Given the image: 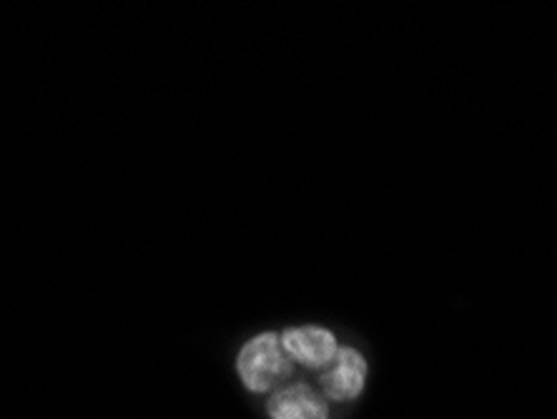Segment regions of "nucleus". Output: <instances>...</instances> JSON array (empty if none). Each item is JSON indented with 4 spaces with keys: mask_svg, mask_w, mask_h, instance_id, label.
<instances>
[{
    "mask_svg": "<svg viewBox=\"0 0 557 419\" xmlns=\"http://www.w3.org/2000/svg\"><path fill=\"white\" fill-rule=\"evenodd\" d=\"M294 361L286 357L276 332H261L244 344L236 355V374L244 387L253 394L278 390L292 374Z\"/></svg>",
    "mask_w": 557,
    "mask_h": 419,
    "instance_id": "nucleus-1",
    "label": "nucleus"
},
{
    "mask_svg": "<svg viewBox=\"0 0 557 419\" xmlns=\"http://www.w3.org/2000/svg\"><path fill=\"white\" fill-rule=\"evenodd\" d=\"M282 340V347L294 365L309 367V369H326L337 357L342 344L337 342L326 326L319 324H301V326H289L278 334Z\"/></svg>",
    "mask_w": 557,
    "mask_h": 419,
    "instance_id": "nucleus-2",
    "label": "nucleus"
},
{
    "mask_svg": "<svg viewBox=\"0 0 557 419\" xmlns=\"http://www.w3.org/2000/svg\"><path fill=\"white\" fill-rule=\"evenodd\" d=\"M370 365L364 355L355 347H339L337 357L319 377V387L322 394L332 402H355L362 397Z\"/></svg>",
    "mask_w": 557,
    "mask_h": 419,
    "instance_id": "nucleus-3",
    "label": "nucleus"
},
{
    "mask_svg": "<svg viewBox=\"0 0 557 419\" xmlns=\"http://www.w3.org/2000/svg\"><path fill=\"white\" fill-rule=\"evenodd\" d=\"M267 415L269 419H330V405L309 384H286L269 394Z\"/></svg>",
    "mask_w": 557,
    "mask_h": 419,
    "instance_id": "nucleus-4",
    "label": "nucleus"
}]
</instances>
